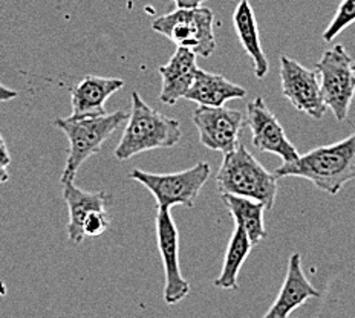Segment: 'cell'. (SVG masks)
<instances>
[{
	"label": "cell",
	"instance_id": "obj_9",
	"mask_svg": "<svg viewBox=\"0 0 355 318\" xmlns=\"http://www.w3.org/2000/svg\"><path fill=\"white\" fill-rule=\"evenodd\" d=\"M280 83L286 100L314 120H322L327 114L320 81L317 72L311 71L288 55L280 57Z\"/></svg>",
	"mask_w": 355,
	"mask_h": 318
},
{
	"label": "cell",
	"instance_id": "obj_20",
	"mask_svg": "<svg viewBox=\"0 0 355 318\" xmlns=\"http://www.w3.org/2000/svg\"><path fill=\"white\" fill-rule=\"evenodd\" d=\"M355 24V0H342L336 11V16L329 21L328 28L322 34V39L331 43L338 37L340 33H343L347 26Z\"/></svg>",
	"mask_w": 355,
	"mask_h": 318
},
{
	"label": "cell",
	"instance_id": "obj_3",
	"mask_svg": "<svg viewBox=\"0 0 355 318\" xmlns=\"http://www.w3.org/2000/svg\"><path fill=\"white\" fill-rule=\"evenodd\" d=\"M216 186L220 195L250 197L265 205L275 206L277 196V177L266 170L243 144L224 154V161L216 175Z\"/></svg>",
	"mask_w": 355,
	"mask_h": 318
},
{
	"label": "cell",
	"instance_id": "obj_22",
	"mask_svg": "<svg viewBox=\"0 0 355 318\" xmlns=\"http://www.w3.org/2000/svg\"><path fill=\"white\" fill-rule=\"evenodd\" d=\"M176 8H199L202 6L205 0H172Z\"/></svg>",
	"mask_w": 355,
	"mask_h": 318
},
{
	"label": "cell",
	"instance_id": "obj_1",
	"mask_svg": "<svg viewBox=\"0 0 355 318\" xmlns=\"http://www.w3.org/2000/svg\"><path fill=\"white\" fill-rule=\"evenodd\" d=\"M272 173L277 179L303 177L324 193L336 196L347 182L355 181V132L342 141L317 147L293 162H284Z\"/></svg>",
	"mask_w": 355,
	"mask_h": 318
},
{
	"label": "cell",
	"instance_id": "obj_23",
	"mask_svg": "<svg viewBox=\"0 0 355 318\" xmlns=\"http://www.w3.org/2000/svg\"><path fill=\"white\" fill-rule=\"evenodd\" d=\"M16 97H17L16 91H12V89H8L0 83V101H10Z\"/></svg>",
	"mask_w": 355,
	"mask_h": 318
},
{
	"label": "cell",
	"instance_id": "obj_8",
	"mask_svg": "<svg viewBox=\"0 0 355 318\" xmlns=\"http://www.w3.org/2000/svg\"><path fill=\"white\" fill-rule=\"evenodd\" d=\"M193 124L204 147L222 154L233 152L245 125V114L228 107L199 106L193 112Z\"/></svg>",
	"mask_w": 355,
	"mask_h": 318
},
{
	"label": "cell",
	"instance_id": "obj_15",
	"mask_svg": "<svg viewBox=\"0 0 355 318\" xmlns=\"http://www.w3.org/2000/svg\"><path fill=\"white\" fill-rule=\"evenodd\" d=\"M63 199L66 201L69 210L68 222V238L72 243L80 245L86 239L83 233L85 220L89 214L98 210H106L109 204V196L106 191H97V193H89L76 186V181L63 182Z\"/></svg>",
	"mask_w": 355,
	"mask_h": 318
},
{
	"label": "cell",
	"instance_id": "obj_14",
	"mask_svg": "<svg viewBox=\"0 0 355 318\" xmlns=\"http://www.w3.org/2000/svg\"><path fill=\"white\" fill-rule=\"evenodd\" d=\"M124 86L121 78L87 76L71 91V116L106 115L105 103Z\"/></svg>",
	"mask_w": 355,
	"mask_h": 318
},
{
	"label": "cell",
	"instance_id": "obj_19",
	"mask_svg": "<svg viewBox=\"0 0 355 318\" xmlns=\"http://www.w3.org/2000/svg\"><path fill=\"white\" fill-rule=\"evenodd\" d=\"M253 247L254 245L251 243L247 233L243 231L242 228L236 227L230 238V242H228L224 265H222V271L219 277L213 282V285L216 288H220V290L238 291L239 290L238 276L241 272L242 265L245 263L247 257L250 256L251 248Z\"/></svg>",
	"mask_w": 355,
	"mask_h": 318
},
{
	"label": "cell",
	"instance_id": "obj_4",
	"mask_svg": "<svg viewBox=\"0 0 355 318\" xmlns=\"http://www.w3.org/2000/svg\"><path fill=\"white\" fill-rule=\"evenodd\" d=\"M129 115L128 110H116L106 115L69 116L55 120L54 124L66 133L69 141V153L60 177L62 184L76 181L78 168L86 159L101 150V145L112 136L115 130L120 129L124 121L129 120Z\"/></svg>",
	"mask_w": 355,
	"mask_h": 318
},
{
	"label": "cell",
	"instance_id": "obj_18",
	"mask_svg": "<svg viewBox=\"0 0 355 318\" xmlns=\"http://www.w3.org/2000/svg\"><path fill=\"white\" fill-rule=\"evenodd\" d=\"M220 199L230 211L236 227L247 233L253 245H257L268 236L263 222V213L266 210L263 204L254 199L234 195H220Z\"/></svg>",
	"mask_w": 355,
	"mask_h": 318
},
{
	"label": "cell",
	"instance_id": "obj_16",
	"mask_svg": "<svg viewBox=\"0 0 355 318\" xmlns=\"http://www.w3.org/2000/svg\"><path fill=\"white\" fill-rule=\"evenodd\" d=\"M245 97L247 91L242 86L232 83L230 80L219 76V73L198 69L193 85L186 95V100L195 101L199 106L222 107L227 101Z\"/></svg>",
	"mask_w": 355,
	"mask_h": 318
},
{
	"label": "cell",
	"instance_id": "obj_17",
	"mask_svg": "<svg viewBox=\"0 0 355 318\" xmlns=\"http://www.w3.org/2000/svg\"><path fill=\"white\" fill-rule=\"evenodd\" d=\"M233 25L243 51H245L251 62H253L256 78H265L266 73H268V58H266L263 53L254 11L251 8L248 0H241L238 6H236L233 12Z\"/></svg>",
	"mask_w": 355,
	"mask_h": 318
},
{
	"label": "cell",
	"instance_id": "obj_11",
	"mask_svg": "<svg viewBox=\"0 0 355 318\" xmlns=\"http://www.w3.org/2000/svg\"><path fill=\"white\" fill-rule=\"evenodd\" d=\"M157 240L166 274L164 301L173 306L190 294V285L181 274L180 233L168 211H158L157 214Z\"/></svg>",
	"mask_w": 355,
	"mask_h": 318
},
{
	"label": "cell",
	"instance_id": "obj_10",
	"mask_svg": "<svg viewBox=\"0 0 355 318\" xmlns=\"http://www.w3.org/2000/svg\"><path fill=\"white\" fill-rule=\"evenodd\" d=\"M245 124L251 130V143L259 152L275 153L284 162H293L300 154L290 141L277 116L265 105L263 98L257 97L247 105Z\"/></svg>",
	"mask_w": 355,
	"mask_h": 318
},
{
	"label": "cell",
	"instance_id": "obj_6",
	"mask_svg": "<svg viewBox=\"0 0 355 318\" xmlns=\"http://www.w3.org/2000/svg\"><path fill=\"white\" fill-rule=\"evenodd\" d=\"M210 173L211 168L207 162H198L187 170L168 175L149 173L135 168L129 173V179L139 182L150 191L157 201L158 211H168L175 205L191 209L195 199L209 181Z\"/></svg>",
	"mask_w": 355,
	"mask_h": 318
},
{
	"label": "cell",
	"instance_id": "obj_21",
	"mask_svg": "<svg viewBox=\"0 0 355 318\" xmlns=\"http://www.w3.org/2000/svg\"><path fill=\"white\" fill-rule=\"evenodd\" d=\"M110 225V216L106 210H98L89 214L85 220L83 233L86 238H98Z\"/></svg>",
	"mask_w": 355,
	"mask_h": 318
},
{
	"label": "cell",
	"instance_id": "obj_12",
	"mask_svg": "<svg viewBox=\"0 0 355 318\" xmlns=\"http://www.w3.org/2000/svg\"><path fill=\"white\" fill-rule=\"evenodd\" d=\"M319 295L317 288L309 282L303 272L300 254L294 253L288 260L286 276L277 299L262 318H290L303 303H306L309 299H317Z\"/></svg>",
	"mask_w": 355,
	"mask_h": 318
},
{
	"label": "cell",
	"instance_id": "obj_2",
	"mask_svg": "<svg viewBox=\"0 0 355 318\" xmlns=\"http://www.w3.org/2000/svg\"><path fill=\"white\" fill-rule=\"evenodd\" d=\"M181 139V124L147 106L141 95L133 91L129 120L114 154L116 159L128 161L143 152L172 149Z\"/></svg>",
	"mask_w": 355,
	"mask_h": 318
},
{
	"label": "cell",
	"instance_id": "obj_25",
	"mask_svg": "<svg viewBox=\"0 0 355 318\" xmlns=\"http://www.w3.org/2000/svg\"><path fill=\"white\" fill-rule=\"evenodd\" d=\"M352 68H354V72H355V62L352 63Z\"/></svg>",
	"mask_w": 355,
	"mask_h": 318
},
{
	"label": "cell",
	"instance_id": "obj_5",
	"mask_svg": "<svg viewBox=\"0 0 355 318\" xmlns=\"http://www.w3.org/2000/svg\"><path fill=\"white\" fill-rule=\"evenodd\" d=\"M214 12L204 6L199 8H176L175 11L153 20L155 33L167 37L176 48L189 49L199 57H211L216 49L214 37Z\"/></svg>",
	"mask_w": 355,
	"mask_h": 318
},
{
	"label": "cell",
	"instance_id": "obj_24",
	"mask_svg": "<svg viewBox=\"0 0 355 318\" xmlns=\"http://www.w3.org/2000/svg\"><path fill=\"white\" fill-rule=\"evenodd\" d=\"M10 181V173H8V167L0 162V184H5Z\"/></svg>",
	"mask_w": 355,
	"mask_h": 318
},
{
	"label": "cell",
	"instance_id": "obj_13",
	"mask_svg": "<svg viewBox=\"0 0 355 318\" xmlns=\"http://www.w3.org/2000/svg\"><path fill=\"white\" fill-rule=\"evenodd\" d=\"M198 69L196 54L189 49L176 48L168 63L159 66L158 69L162 78L159 94L161 103H164L167 106H173L181 98H186L191 85H193Z\"/></svg>",
	"mask_w": 355,
	"mask_h": 318
},
{
	"label": "cell",
	"instance_id": "obj_7",
	"mask_svg": "<svg viewBox=\"0 0 355 318\" xmlns=\"http://www.w3.org/2000/svg\"><path fill=\"white\" fill-rule=\"evenodd\" d=\"M354 60L342 44H336L315 64V72L320 77L323 100L334 114L338 123H343L355 97Z\"/></svg>",
	"mask_w": 355,
	"mask_h": 318
}]
</instances>
